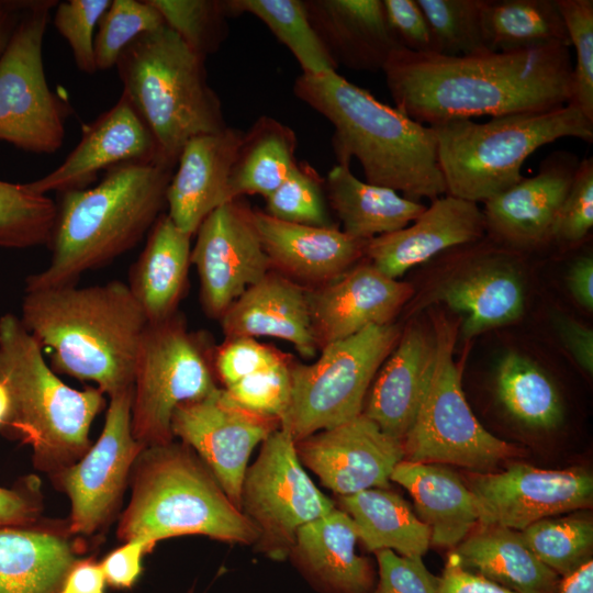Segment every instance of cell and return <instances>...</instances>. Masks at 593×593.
<instances>
[{
    "mask_svg": "<svg viewBox=\"0 0 593 593\" xmlns=\"http://www.w3.org/2000/svg\"><path fill=\"white\" fill-rule=\"evenodd\" d=\"M572 68L570 47L552 45L469 56L398 48L382 71L395 108L432 126L563 107Z\"/></svg>",
    "mask_w": 593,
    "mask_h": 593,
    "instance_id": "cell-1",
    "label": "cell"
},
{
    "mask_svg": "<svg viewBox=\"0 0 593 593\" xmlns=\"http://www.w3.org/2000/svg\"><path fill=\"white\" fill-rule=\"evenodd\" d=\"M293 93L333 126L337 164L356 158L366 182L432 201L447 193L433 128L329 71L299 76Z\"/></svg>",
    "mask_w": 593,
    "mask_h": 593,
    "instance_id": "cell-2",
    "label": "cell"
},
{
    "mask_svg": "<svg viewBox=\"0 0 593 593\" xmlns=\"http://www.w3.org/2000/svg\"><path fill=\"white\" fill-rule=\"evenodd\" d=\"M20 321L55 370L110 396L133 387L147 320L126 283L24 290Z\"/></svg>",
    "mask_w": 593,
    "mask_h": 593,
    "instance_id": "cell-3",
    "label": "cell"
},
{
    "mask_svg": "<svg viewBox=\"0 0 593 593\" xmlns=\"http://www.w3.org/2000/svg\"><path fill=\"white\" fill-rule=\"evenodd\" d=\"M174 169L159 161L122 163L96 187L60 193L51 262L25 279L24 290L75 286L135 247L163 214Z\"/></svg>",
    "mask_w": 593,
    "mask_h": 593,
    "instance_id": "cell-4",
    "label": "cell"
},
{
    "mask_svg": "<svg viewBox=\"0 0 593 593\" xmlns=\"http://www.w3.org/2000/svg\"><path fill=\"white\" fill-rule=\"evenodd\" d=\"M132 496L118 536L158 540L202 535L231 544H256L258 532L187 445L145 447L135 461Z\"/></svg>",
    "mask_w": 593,
    "mask_h": 593,
    "instance_id": "cell-5",
    "label": "cell"
},
{
    "mask_svg": "<svg viewBox=\"0 0 593 593\" xmlns=\"http://www.w3.org/2000/svg\"><path fill=\"white\" fill-rule=\"evenodd\" d=\"M0 382L10 398L5 435L29 444L37 468L61 470L90 445V426L104 406L98 388L76 390L47 365L20 317H0Z\"/></svg>",
    "mask_w": 593,
    "mask_h": 593,
    "instance_id": "cell-6",
    "label": "cell"
},
{
    "mask_svg": "<svg viewBox=\"0 0 593 593\" xmlns=\"http://www.w3.org/2000/svg\"><path fill=\"white\" fill-rule=\"evenodd\" d=\"M204 61L165 24L138 36L115 64L123 93L152 131L159 160L171 168L189 139L227 126Z\"/></svg>",
    "mask_w": 593,
    "mask_h": 593,
    "instance_id": "cell-7",
    "label": "cell"
},
{
    "mask_svg": "<svg viewBox=\"0 0 593 593\" xmlns=\"http://www.w3.org/2000/svg\"><path fill=\"white\" fill-rule=\"evenodd\" d=\"M430 127L447 194L474 203L519 182L523 164L544 145L563 137L593 141V122L570 104L494 116L484 123L449 120Z\"/></svg>",
    "mask_w": 593,
    "mask_h": 593,
    "instance_id": "cell-8",
    "label": "cell"
},
{
    "mask_svg": "<svg viewBox=\"0 0 593 593\" xmlns=\"http://www.w3.org/2000/svg\"><path fill=\"white\" fill-rule=\"evenodd\" d=\"M436 358L432 378L403 438L404 459L449 463L485 471L519 454L516 445L489 433L472 413L461 387V367L454 359L459 321L433 316Z\"/></svg>",
    "mask_w": 593,
    "mask_h": 593,
    "instance_id": "cell-9",
    "label": "cell"
},
{
    "mask_svg": "<svg viewBox=\"0 0 593 593\" xmlns=\"http://www.w3.org/2000/svg\"><path fill=\"white\" fill-rule=\"evenodd\" d=\"M401 336L395 324L370 326L323 346L311 365L291 363V395L280 427L294 441L362 413L378 370Z\"/></svg>",
    "mask_w": 593,
    "mask_h": 593,
    "instance_id": "cell-10",
    "label": "cell"
},
{
    "mask_svg": "<svg viewBox=\"0 0 593 593\" xmlns=\"http://www.w3.org/2000/svg\"><path fill=\"white\" fill-rule=\"evenodd\" d=\"M211 366L202 338L188 329L178 312L147 323L134 365L131 410L134 438L144 447L171 443L175 410L219 388Z\"/></svg>",
    "mask_w": 593,
    "mask_h": 593,
    "instance_id": "cell-11",
    "label": "cell"
},
{
    "mask_svg": "<svg viewBox=\"0 0 593 593\" xmlns=\"http://www.w3.org/2000/svg\"><path fill=\"white\" fill-rule=\"evenodd\" d=\"M56 0H30L0 58V141L35 153L53 154L63 145L72 109L48 87L43 40Z\"/></svg>",
    "mask_w": 593,
    "mask_h": 593,
    "instance_id": "cell-12",
    "label": "cell"
},
{
    "mask_svg": "<svg viewBox=\"0 0 593 593\" xmlns=\"http://www.w3.org/2000/svg\"><path fill=\"white\" fill-rule=\"evenodd\" d=\"M334 508L304 470L292 436L276 429L247 467L240 491V510L258 532V549L275 560L286 559L299 528Z\"/></svg>",
    "mask_w": 593,
    "mask_h": 593,
    "instance_id": "cell-13",
    "label": "cell"
},
{
    "mask_svg": "<svg viewBox=\"0 0 593 593\" xmlns=\"http://www.w3.org/2000/svg\"><path fill=\"white\" fill-rule=\"evenodd\" d=\"M279 427L278 418L243 407L221 388L180 404L171 418L174 436L199 455L238 508L249 457Z\"/></svg>",
    "mask_w": 593,
    "mask_h": 593,
    "instance_id": "cell-14",
    "label": "cell"
},
{
    "mask_svg": "<svg viewBox=\"0 0 593 593\" xmlns=\"http://www.w3.org/2000/svg\"><path fill=\"white\" fill-rule=\"evenodd\" d=\"M191 264L200 280L205 313L219 317L272 268L260 240L254 210L237 198L213 212L195 232Z\"/></svg>",
    "mask_w": 593,
    "mask_h": 593,
    "instance_id": "cell-15",
    "label": "cell"
},
{
    "mask_svg": "<svg viewBox=\"0 0 593 593\" xmlns=\"http://www.w3.org/2000/svg\"><path fill=\"white\" fill-rule=\"evenodd\" d=\"M466 484L474 496L479 525L517 532L593 503V475L582 468L548 470L513 463L497 473H470Z\"/></svg>",
    "mask_w": 593,
    "mask_h": 593,
    "instance_id": "cell-16",
    "label": "cell"
},
{
    "mask_svg": "<svg viewBox=\"0 0 593 593\" xmlns=\"http://www.w3.org/2000/svg\"><path fill=\"white\" fill-rule=\"evenodd\" d=\"M132 398L133 387L110 396L98 440L79 461L58 471L71 504L69 529L74 534L90 535L107 522L145 448L132 433Z\"/></svg>",
    "mask_w": 593,
    "mask_h": 593,
    "instance_id": "cell-17",
    "label": "cell"
},
{
    "mask_svg": "<svg viewBox=\"0 0 593 593\" xmlns=\"http://www.w3.org/2000/svg\"><path fill=\"white\" fill-rule=\"evenodd\" d=\"M295 450L301 463L339 496L388 488L395 466L404 459L403 443L362 413L295 441Z\"/></svg>",
    "mask_w": 593,
    "mask_h": 593,
    "instance_id": "cell-18",
    "label": "cell"
},
{
    "mask_svg": "<svg viewBox=\"0 0 593 593\" xmlns=\"http://www.w3.org/2000/svg\"><path fill=\"white\" fill-rule=\"evenodd\" d=\"M579 163L573 153H550L535 176L484 202L485 232L497 244L516 249L547 245Z\"/></svg>",
    "mask_w": 593,
    "mask_h": 593,
    "instance_id": "cell-19",
    "label": "cell"
},
{
    "mask_svg": "<svg viewBox=\"0 0 593 593\" xmlns=\"http://www.w3.org/2000/svg\"><path fill=\"white\" fill-rule=\"evenodd\" d=\"M128 161L161 163L152 131L122 92L112 108L85 128L80 142L63 164L27 186L45 195L86 189L96 181L99 171Z\"/></svg>",
    "mask_w": 593,
    "mask_h": 593,
    "instance_id": "cell-20",
    "label": "cell"
},
{
    "mask_svg": "<svg viewBox=\"0 0 593 593\" xmlns=\"http://www.w3.org/2000/svg\"><path fill=\"white\" fill-rule=\"evenodd\" d=\"M413 292L410 283L383 275L370 262L356 266L324 286L307 289L318 348L367 327L391 324Z\"/></svg>",
    "mask_w": 593,
    "mask_h": 593,
    "instance_id": "cell-21",
    "label": "cell"
},
{
    "mask_svg": "<svg viewBox=\"0 0 593 593\" xmlns=\"http://www.w3.org/2000/svg\"><path fill=\"white\" fill-rule=\"evenodd\" d=\"M484 234L478 204L447 194L433 200L411 225L367 240L365 255L383 275L398 279L437 254L481 240Z\"/></svg>",
    "mask_w": 593,
    "mask_h": 593,
    "instance_id": "cell-22",
    "label": "cell"
},
{
    "mask_svg": "<svg viewBox=\"0 0 593 593\" xmlns=\"http://www.w3.org/2000/svg\"><path fill=\"white\" fill-rule=\"evenodd\" d=\"M243 135L226 126L184 144L166 191L167 215L182 232L192 236L211 212L231 201L228 182Z\"/></svg>",
    "mask_w": 593,
    "mask_h": 593,
    "instance_id": "cell-23",
    "label": "cell"
},
{
    "mask_svg": "<svg viewBox=\"0 0 593 593\" xmlns=\"http://www.w3.org/2000/svg\"><path fill=\"white\" fill-rule=\"evenodd\" d=\"M255 224L271 268L293 281L324 286L365 255V240L337 226H312L277 220L254 210Z\"/></svg>",
    "mask_w": 593,
    "mask_h": 593,
    "instance_id": "cell-24",
    "label": "cell"
},
{
    "mask_svg": "<svg viewBox=\"0 0 593 593\" xmlns=\"http://www.w3.org/2000/svg\"><path fill=\"white\" fill-rule=\"evenodd\" d=\"M436 358V335L410 325L378 370L362 414L387 435L403 440L418 412Z\"/></svg>",
    "mask_w": 593,
    "mask_h": 593,
    "instance_id": "cell-25",
    "label": "cell"
},
{
    "mask_svg": "<svg viewBox=\"0 0 593 593\" xmlns=\"http://www.w3.org/2000/svg\"><path fill=\"white\" fill-rule=\"evenodd\" d=\"M221 322L225 338L275 337L291 343L304 358L320 350L307 289L273 269L236 299Z\"/></svg>",
    "mask_w": 593,
    "mask_h": 593,
    "instance_id": "cell-26",
    "label": "cell"
},
{
    "mask_svg": "<svg viewBox=\"0 0 593 593\" xmlns=\"http://www.w3.org/2000/svg\"><path fill=\"white\" fill-rule=\"evenodd\" d=\"M303 4L337 66L382 70L392 52L402 48L388 25L382 0H305Z\"/></svg>",
    "mask_w": 593,
    "mask_h": 593,
    "instance_id": "cell-27",
    "label": "cell"
},
{
    "mask_svg": "<svg viewBox=\"0 0 593 593\" xmlns=\"http://www.w3.org/2000/svg\"><path fill=\"white\" fill-rule=\"evenodd\" d=\"M351 517L339 508L299 528L289 556L321 593H369L374 586L370 561L356 553Z\"/></svg>",
    "mask_w": 593,
    "mask_h": 593,
    "instance_id": "cell-28",
    "label": "cell"
},
{
    "mask_svg": "<svg viewBox=\"0 0 593 593\" xmlns=\"http://www.w3.org/2000/svg\"><path fill=\"white\" fill-rule=\"evenodd\" d=\"M390 480L409 491L436 546L457 547L479 523L473 494L456 472L444 466L403 459Z\"/></svg>",
    "mask_w": 593,
    "mask_h": 593,
    "instance_id": "cell-29",
    "label": "cell"
},
{
    "mask_svg": "<svg viewBox=\"0 0 593 593\" xmlns=\"http://www.w3.org/2000/svg\"><path fill=\"white\" fill-rule=\"evenodd\" d=\"M191 235L161 214L130 270L127 287L148 323L177 313L191 264Z\"/></svg>",
    "mask_w": 593,
    "mask_h": 593,
    "instance_id": "cell-30",
    "label": "cell"
},
{
    "mask_svg": "<svg viewBox=\"0 0 593 593\" xmlns=\"http://www.w3.org/2000/svg\"><path fill=\"white\" fill-rule=\"evenodd\" d=\"M461 566L514 593H557L561 577L542 563L517 530L479 525L452 551Z\"/></svg>",
    "mask_w": 593,
    "mask_h": 593,
    "instance_id": "cell-31",
    "label": "cell"
},
{
    "mask_svg": "<svg viewBox=\"0 0 593 593\" xmlns=\"http://www.w3.org/2000/svg\"><path fill=\"white\" fill-rule=\"evenodd\" d=\"M477 268L446 281L434 294L463 316L465 338L518 320L525 307L522 279L511 266L488 261Z\"/></svg>",
    "mask_w": 593,
    "mask_h": 593,
    "instance_id": "cell-32",
    "label": "cell"
},
{
    "mask_svg": "<svg viewBox=\"0 0 593 593\" xmlns=\"http://www.w3.org/2000/svg\"><path fill=\"white\" fill-rule=\"evenodd\" d=\"M76 561L60 535L34 524L0 528V593H60Z\"/></svg>",
    "mask_w": 593,
    "mask_h": 593,
    "instance_id": "cell-33",
    "label": "cell"
},
{
    "mask_svg": "<svg viewBox=\"0 0 593 593\" xmlns=\"http://www.w3.org/2000/svg\"><path fill=\"white\" fill-rule=\"evenodd\" d=\"M325 190L342 231L365 242L406 227L426 208L392 189L359 180L349 165L337 164L328 171Z\"/></svg>",
    "mask_w": 593,
    "mask_h": 593,
    "instance_id": "cell-34",
    "label": "cell"
},
{
    "mask_svg": "<svg viewBox=\"0 0 593 593\" xmlns=\"http://www.w3.org/2000/svg\"><path fill=\"white\" fill-rule=\"evenodd\" d=\"M339 505L351 517L368 551L389 549L404 557L426 553L430 530L399 494L371 488L339 496Z\"/></svg>",
    "mask_w": 593,
    "mask_h": 593,
    "instance_id": "cell-35",
    "label": "cell"
},
{
    "mask_svg": "<svg viewBox=\"0 0 593 593\" xmlns=\"http://www.w3.org/2000/svg\"><path fill=\"white\" fill-rule=\"evenodd\" d=\"M298 138L280 121L262 115L244 132L228 182L230 200L259 194L268 198L298 163Z\"/></svg>",
    "mask_w": 593,
    "mask_h": 593,
    "instance_id": "cell-36",
    "label": "cell"
},
{
    "mask_svg": "<svg viewBox=\"0 0 593 593\" xmlns=\"http://www.w3.org/2000/svg\"><path fill=\"white\" fill-rule=\"evenodd\" d=\"M482 29L491 52L571 47L557 0H484Z\"/></svg>",
    "mask_w": 593,
    "mask_h": 593,
    "instance_id": "cell-37",
    "label": "cell"
},
{
    "mask_svg": "<svg viewBox=\"0 0 593 593\" xmlns=\"http://www.w3.org/2000/svg\"><path fill=\"white\" fill-rule=\"evenodd\" d=\"M496 393L505 410L525 426L552 429L563 419L561 398L550 377L517 353H508L501 359Z\"/></svg>",
    "mask_w": 593,
    "mask_h": 593,
    "instance_id": "cell-38",
    "label": "cell"
},
{
    "mask_svg": "<svg viewBox=\"0 0 593 593\" xmlns=\"http://www.w3.org/2000/svg\"><path fill=\"white\" fill-rule=\"evenodd\" d=\"M228 16L248 13L259 19L294 56L304 75L336 71L301 0H224Z\"/></svg>",
    "mask_w": 593,
    "mask_h": 593,
    "instance_id": "cell-39",
    "label": "cell"
},
{
    "mask_svg": "<svg viewBox=\"0 0 593 593\" xmlns=\"http://www.w3.org/2000/svg\"><path fill=\"white\" fill-rule=\"evenodd\" d=\"M519 533L536 557L561 578L592 559L591 518L552 516L537 521Z\"/></svg>",
    "mask_w": 593,
    "mask_h": 593,
    "instance_id": "cell-40",
    "label": "cell"
},
{
    "mask_svg": "<svg viewBox=\"0 0 593 593\" xmlns=\"http://www.w3.org/2000/svg\"><path fill=\"white\" fill-rule=\"evenodd\" d=\"M57 204L27 183L0 180V246L29 248L48 245Z\"/></svg>",
    "mask_w": 593,
    "mask_h": 593,
    "instance_id": "cell-41",
    "label": "cell"
},
{
    "mask_svg": "<svg viewBox=\"0 0 593 593\" xmlns=\"http://www.w3.org/2000/svg\"><path fill=\"white\" fill-rule=\"evenodd\" d=\"M432 31L435 54L469 56L491 52L482 29L484 0H416Z\"/></svg>",
    "mask_w": 593,
    "mask_h": 593,
    "instance_id": "cell-42",
    "label": "cell"
},
{
    "mask_svg": "<svg viewBox=\"0 0 593 593\" xmlns=\"http://www.w3.org/2000/svg\"><path fill=\"white\" fill-rule=\"evenodd\" d=\"M165 24L202 58L215 53L227 35L228 18L220 0H148Z\"/></svg>",
    "mask_w": 593,
    "mask_h": 593,
    "instance_id": "cell-43",
    "label": "cell"
},
{
    "mask_svg": "<svg viewBox=\"0 0 593 593\" xmlns=\"http://www.w3.org/2000/svg\"><path fill=\"white\" fill-rule=\"evenodd\" d=\"M325 180L305 161H298L284 181L266 198V213L277 220L336 226L326 203Z\"/></svg>",
    "mask_w": 593,
    "mask_h": 593,
    "instance_id": "cell-44",
    "label": "cell"
},
{
    "mask_svg": "<svg viewBox=\"0 0 593 593\" xmlns=\"http://www.w3.org/2000/svg\"><path fill=\"white\" fill-rule=\"evenodd\" d=\"M163 25L160 13L148 0H111L94 36L97 69L115 67L120 55L131 43Z\"/></svg>",
    "mask_w": 593,
    "mask_h": 593,
    "instance_id": "cell-45",
    "label": "cell"
},
{
    "mask_svg": "<svg viewBox=\"0 0 593 593\" xmlns=\"http://www.w3.org/2000/svg\"><path fill=\"white\" fill-rule=\"evenodd\" d=\"M571 46L575 49L567 104L593 122V1L557 0Z\"/></svg>",
    "mask_w": 593,
    "mask_h": 593,
    "instance_id": "cell-46",
    "label": "cell"
},
{
    "mask_svg": "<svg viewBox=\"0 0 593 593\" xmlns=\"http://www.w3.org/2000/svg\"><path fill=\"white\" fill-rule=\"evenodd\" d=\"M291 363L287 356L224 389L243 407L280 421L291 395Z\"/></svg>",
    "mask_w": 593,
    "mask_h": 593,
    "instance_id": "cell-47",
    "label": "cell"
},
{
    "mask_svg": "<svg viewBox=\"0 0 593 593\" xmlns=\"http://www.w3.org/2000/svg\"><path fill=\"white\" fill-rule=\"evenodd\" d=\"M111 0H68L58 2L54 25L70 46L76 66L93 75L98 69L94 58V30Z\"/></svg>",
    "mask_w": 593,
    "mask_h": 593,
    "instance_id": "cell-48",
    "label": "cell"
},
{
    "mask_svg": "<svg viewBox=\"0 0 593 593\" xmlns=\"http://www.w3.org/2000/svg\"><path fill=\"white\" fill-rule=\"evenodd\" d=\"M593 227V158L580 160L569 192L551 230L549 243L573 247L582 243ZM548 243V244H549Z\"/></svg>",
    "mask_w": 593,
    "mask_h": 593,
    "instance_id": "cell-49",
    "label": "cell"
},
{
    "mask_svg": "<svg viewBox=\"0 0 593 593\" xmlns=\"http://www.w3.org/2000/svg\"><path fill=\"white\" fill-rule=\"evenodd\" d=\"M284 357L287 355L253 337L225 338L215 350L213 366L226 388L251 373L273 366Z\"/></svg>",
    "mask_w": 593,
    "mask_h": 593,
    "instance_id": "cell-50",
    "label": "cell"
},
{
    "mask_svg": "<svg viewBox=\"0 0 593 593\" xmlns=\"http://www.w3.org/2000/svg\"><path fill=\"white\" fill-rule=\"evenodd\" d=\"M374 553L378 582L369 593H438L440 577L427 569L422 557H404L389 549Z\"/></svg>",
    "mask_w": 593,
    "mask_h": 593,
    "instance_id": "cell-51",
    "label": "cell"
},
{
    "mask_svg": "<svg viewBox=\"0 0 593 593\" xmlns=\"http://www.w3.org/2000/svg\"><path fill=\"white\" fill-rule=\"evenodd\" d=\"M388 25L402 48L435 53L428 22L416 0H382Z\"/></svg>",
    "mask_w": 593,
    "mask_h": 593,
    "instance_id": "cell-52",
    "label": "cell"
},
{
    "mask_svg": "<svg viewBox=\"0 0 593 593\" xmlns=\"http://www.w3.org/2000/svg\"><path fill=\"white\" fill-rule=\"evenodd\" d=\"M148 551L145 542L130 540L109 552L100 562L107 583L115 589L132 588L142 573L143 556Z\"/></svg>",
    "mask_w": 593,
    "mask_h": 593,
    "instance_id": "cell-53",
    "label": "cell"
},
{
    "mask_svg": "<svg viewBox=\"0 0 593 593\" xmlns=\"http://www.w3.org/2000/svg\"><path fill=\"white\" fill-rule=\"evenodd\" d=\"M38 512V499L29 482L0 486V528L34 524Z\"/></svg>",
    "mask_w": 593,
    "mask_h": 593,
    "instance_id": "cell-54",
    "label": "cell"
},
{
    "mask_svg": "<svg viewBox=\"0 0 593 593\" xmlns=\"http://www.w3.org/2000/svg\"><path fill=\"white\" fill-rule=\"evenodd\" d=\"M438 593H514L465 569L452 552L440 575Z\"/></svg>",
    "mask_w": 593,
    "mask_h": 593,
    "instance_id": "cell-55",
    "label": "cell"
},
{
    "mask_svg": "<svg viewBox=\"0 0 593 593\" xmlns=\"http://www.w3.org/2000/svg\"><path fill=\"white\" fill-rule=\"evenodd\" d=\"M557 332L577 363L593 372V332L578 321L559 315L555 320Z\"/></svg>",
    "mask_w": 593,
    "mask_h": 593,
    "instance_id": "cell-56",
    "label": "cell"
},
{
    "mask_svg": "<svg viewBox=\"0 0 593 593\" xmlns=\"http://www.w3.org/2000/svg\"><path fill=\"white\" fill-rule=\"evenodd\" d=\"M105 577L92 558L77 560L69 570L60 593H105Z\"/></svg>",
    "mask_w": 593,
    "mask_h": 593,
    "instance_id": "cell-57",
    "label": "cell"
},
{
    "mask_svg": "<svg viewBox=\"0 0 593 593\" xmlns=\"http://www.w3.org/2000/svg\"><path fill=\"white\" fill-rule=\"evenodd\" d=\"M567 287L573 299L586 311L593 310V258L582 255L573 260L567 273Z\"/></svg>",
    "mask_w": 593,
    "mask_h": 593,
    "instance_id": "cell-58",
    "label": "cell"
},
{
    "mask_svg": "<svg viewBox=\"0 0 593 593\" xmlns=\"http://www.w3.org/2000/svg\"><path fill=\"white\" fill-rule=\"evenodd\" d=\"M30 0H0V58L7 51Z\"/></svg>",
    "mask_w": 593,
    "mask_h": 593,
    "instance_id": "cell-59",
    "label": "cell"
},
{
    "mask_svg": "<svg viewBox=\"0 0 593 593\" xmlns=\"http://www.w3.org/2000/svg\"><path fill=\"white\" fill-rule=\"evenodd\" d=\"M557 593H593V560L561 578Z\"/></svg>",
    "mask_w": 593,
    "mask_h": 593,
    "instance_id": "cell-60",
    "label": "cell"
},
{
    "mask_svg": "<svg viewBox=\"0 0 593 593\" xmlns=\"http://www.w3.org/2000/svg\"><path fill=\"white\" fill-rule=\"evenodd\" d=\"M10 410V398L9 393L3 385L2 382H0V430L4 426Z\"/></svg>",
    "mask_w": 593,
    "mask_h": 593,
    "instance_id": "cell-61",
    "label": "cell"
}]
</instances>
